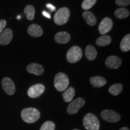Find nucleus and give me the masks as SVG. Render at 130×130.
<instances>
[{"label":"nucleus","instance_id":"7","mask_svg":"<svg viewBox=\"0 0 130 130\" xmlns=\"http://www.w3.org/2000/svg\"><path fill=\"white\" fill-rule=\"evenodd\" d=\"M85 104V101L84 99L81 98L75 99V100L71 102L70 104L68 105L67 108L68 113L69 115H75L82 107H83Z\"/></svg>","mask_w":130,"mask_h":130},{"label":"nucleus","instance_id":"2","mask_svg":"<svg viewBox=\"0 0 130 130\" xmlns=\"http://www.w3.org/2000/svg\"><path fill=\"white\" fill-rule=\"evenodd\" d=\"M83 125L87 130H99L100 123L98 119L92 113H87L83 118Z\"/></svg>","mask_w":130,"mask_h":130},{"label":"nucleus","instance_id":"23","mask_svg":"<svg viewBox=\"0 0 130 130\" xmlns=\"http://www.w3.org/2000/svg\"><path fill=\"white\" fill-rule=\"evenodd\" d=\"M24 13H25L27 19L31 21L35 18V9L32 6L27 5V6H25V9H24Z\"/></svg>","mask_w":130,"mask_h":130},{"label":"nucleus","instance_id":"15","mask_svg":"<svg viewBox=\"0 0 130 130\" xmlns=\"http://www.w3.org/2000/svg\"><path fill=\"white\" fill-rule=\"evenodd\" d=\"M71 37L69 33L64 31L58 32L55 36V40L58 43L64 44L69 42Z\"/></svg>","mask_w":130,"mask_h":130},{"label":"nucleus","instance_id":"33","mask_svg":"<svg viewBox=\"0 0 130 130\" xmlns=\"http://www.w3.org/2000/svg\"><path fill=\"white\" fill-rule=\"evenodd\" d=\"M72 130H80V129H72Z\"/></svg>","mask_w":130,"mask_h":130},{"label":"nucleus","instance_id":"32","mask_svg":"<svg viewBox=\"0 0 130 130\" xmlns=\"http://www.w3.org/2000/svg\"><path fill=\"white\" fill-rule=\"evenodd\" d=\"M20 18H21V16H17V19H20Z\"/></svg>","mask_w":130,"mask_h":130},{"label":"nucleus","instance_id":"25","mask_svg":"<svg viewBox=\"0 0 130 130\" xmlns=\"http://www.w3.org/2000/svg\"><path fill=\"white\" fill-rule=\"evenodd\" d=\"M97 0H84L81 4L82 9L87 10L91 9L96 4Z\"/></svg>","mask_w":130,"mask_h":130},{"label":"nucleus","instance_id":"31","mask_svg":"<svg viewBox=\"0 0 130 130\" xmlns=\"http://www.w3.org/2000/svg\"><path fill=\"white\" fill-rule=\"evenodd\" d=\"M119 130H129V129L127 127H122L121 128V129H119Z\"/></svg>","mask_w":130,"mask_h":130},{"label":"nucleus","instance_id":"8","mask_svg":"<svg viewBox=\"0 0 130 130\" xmlns=\"http://www.w3.org/2000/svg\"><path fill=\"white\" fill-rule=\"evenodd\" d=\"M45 86L42 84H37L32 86L28 89L27 94L31 98H36L40 96L45 91Z\"/></svg>","mask_w":130,"mask_h":130},{"label":"nucleus","instance_id":"16","mask_svg":"<svg viewBox=\"0 0 130 130\" xmlns=\"http://www.w3.org/2000/svg\"><path fill=\"white\" fill-rule=\"evenodd\" d=\"M90 82L94 87H98V88L102 87L107 83L106 79L100 76H96V77L90 78Z\"/></svg>","mask_w":130,"mask_h":130},{"label":"nucleus","instance_id":"11","mask_svg":"<svg viewBox=\"0 0 130 130\" xmlns=\"http://www.w3.org/2000/svg\"><path fill=\"white\" fill-rule=\"evenodd\" d=\"M121 58L115 56L108 57L105 60V64L110 69H117L121 66Z\"/></svg>","mask_w":130,"mask_h":130},{"label":"nucleus","instance_id":"13","mask_svg":"<svg viewBox=\"0 0 130 130\" xmlns=\"http://www.w3.org/2000/svg\"><path fill=\"white\" fill-rule=\"evenodd\" d=\"M27 71L29 73L36 75H40L44 72V69L42 65L37 63H31L27 68Z\"/></svg>","mask_w":130,"mask_h":130},{"label":"nucleus","instance_id":"19","mask_svg":"<svg viewBox=\"0 0 130 130\" xmlns=\"http://www.w3.org/2000/svg\"><path fill=\"white\" fill-rule=\"evenodd\" d=\"M83 16L87 24L90 26H94L96 23V19L92 12L86 11L83 13Z\"/></svg>","mask_w":130,"mask_h":130},{"label":"nucleus","instance_id":"28","mask_svg":"<svg viewBox=\"0 0 130 130\" xmlns=\"http://www.w3.org/2000/svg\"><path fill=\"white\" fill-rule=\"evenodd\" d=\"M7 25V22L5 19H1L0 20V35L4 31L5 27Z\"/></svg>","mask_w":130,"mask_h":130},{"label":"nucleus","instance_id":"20","mask_svg":"<svg viewBox=\"0 0 130 130\" xmlns=\"http://www.w3.org/2000/svg\"><path fill=\"white\" fill-rule=\"evenodd\" d=\"M121 50L123 52H127L130 50V35H126L123 37L120 45Z\"/></svg>","mask_w":130,"mask_h":130},{"label":"nucleus","instance_id":"30","mask_svg":"<svg viewBox=\"0 0 130 130\" xmlns=\"http://www.w3.org/2000/svg\"><path fill=\"white\" fill-rule=\"evenodd\" d=\"M42 14H43L45 17H46L48 19H50L51 18V14H50V13L47 12H46V11H43V12H42Z\"/></svg>","mask_w":130,"mask_h":130},{"label":"nucleus","instance_id":"3","mask_svg":"<svg viewBox=\"0 0 130 130\" xmlns=\"http://www.w3.org/2000/svg\"><path fill=\"white\" fill-rule=\"evenodd\" d=\"M54 87L58 92H63L68 89L69 80L68 76L64 73L59 72L54 78Z\"/></svg>","mask_w":130,"mask_h":130},{"label":"nucleus","instance_id":"4","mask_svg":"<svg viewBox=\"0 0 130 130\" xmlns=\"http://www.w3.org/2000/svg\"><path fill=\"white\" fill-rule=\"evenodd\" d=\"M69 17V10L66 7H62L57 11L54 18V21L57 25H62L68 22Z\"/></svg>","mask_w":130,"mask_h":130},{"label":"nucleus","instance_id":"27","mask_svg":"<svg viewBox=\"0 0 130 130\" xmlns=\"http://www.w3.org/2000/svg\"><path fill=\"white\" fill-rule=\"evenodd\" d=\"M116 4L118 6L125 7L129 5L130 0H116Z\"/></svg>","mask_w":130,"mask_h":130},{"label":"nucleus","instance_id":"1","mask_svg":"<svg viewBox=\"0 0 130 130\" xmlns=\"http://www.w3.org/2000/svg\"><path fill=\"white\" fill-rule=\"evenodd\" d=\"M40 117V111L35 108H26L21 111V118L26 123H35Z\"/></svg>","mask_w":130,"mask_h":130},{"label":"nucleus","instance_id":"24","mask_svg":"<svg viewBox=\"0 0 130 130\" xmlns=\"http://www.w3.org/2000/svg\"><path fill=\"white\" fill-rule=\"evenodd\" d=\"M115 14L119 19H125L129 16V12L125 8H119L115 11Z\"/></svg>","mask_w":130,"mask_h":130},{"label":"nucleus","instance_id":"26","mask_svg":"<svg viewBox=\"0 0 130 130\" xmlns=\"http://www.w3.org/2000/svg\"><path fill=\"white\" fill-rule=\"evenodd\" d=\"M56 125L52 121H46L42 125L40 130H55Z\"/></svg>","mask_w":130,"mask_h":130},{"label":"nucleus","instance_id":"14","mask_svg":"<svg viewBox=\"0 0 130 130\" xmlns=\"http://www.w3.org/2000/svg\"><path fill=\"white\" fill-rule=\"evenodd\" d=\"M28 33L31 36L39 37L43 35V30L40 26L37 24H31L28 28Z\"/></svg>","mask_w":130,"mask_h":130},{"label":"nucleus","instance_id":"9","mask_svg":"<svg viewBox=\"0 0 130 130\" xmlns=\"http://www.w3.org/2000/svg\"><path fill=\"white\" fill-rule=\"evenodd\" d=\"M113 27V22L109 18H104L99 25L98 30L101 35H104L111 30Z\"/></svg>","mask_w":130,"mask_h":130},{"label":"nucleus","instance_id":"6","mask_svg":"<svg viewBox=\"0 0 130 130\" xmlns=\"http://www.w3.org/2000/svg\"><path fill=\"white\" fill-rule=\"evenodd\" d=\"M101 116L102 119L108 122L116 123L121 120V116L116 111L111 110H105L102 111Z\"/></svg>","mask_w":130,"mask_h":130},{"label":"nucleus","instance_id":"10","mask_svg":"<svg viewBox=\"0 0 130 130\" xmlns=\"http://www.w3.org/2000/svg\"><path fill=\"white\" fill-rule=\"evenodd\" d=\"M2 87L3 90L7 95H12L15 92V86L12 79L9 78L5 77L2 79Z\"/></svg>","mask_w":130,"mask_h":130},{"label":"nucleus","instance_id":"17","mask_svg":"<svg viewBox=\"0 0 130 130\" xmlns=\"http://www.w3.org/2000/svg\"><path fill=\"white\" fill-rule=\"evenodd\" d=\"M75 94V89L72 87H70L69 88L64 90L62 94L63 100L66 102H71L74 98Z\"/></svg>","mask_w":130,"mask_h":130},{"label":"nucleus","instance_id":"22","mask_svg":"<svg viewBox=\"0 0 130 130\" xmlns=\"http://www.w3.org/2000/svg\"><path fill=\"white\" fill-rule=\"evenodd\" d=\"M123 86L121 84L117 83L111 85L108 89V92H110V94H111L113 96H117L119 94L121 93L122 90Z\"/></svg>","mask_w":130,"mask_h":130},{"label":"nucleus","instance_id":"18","mask_svg":"<svg viewBox=\"0 0 130 130\" xmlns=\"http://www.w3.org/2000/svg\"><path fill=\"white\" fill-rule=\"evenodd\" d=\"M86 56L90 61L95 60L97 56V51L95 48L92 45H88L86 48Z\"/></svg>","mask_w":130,"mask_h":130},{"label":"nucleus","instance_id":"12","mask_svg":"<svg viewBox=\"0 0 130 130\" xmlns=\"http://www.w3.org/2000/svg\"><path fill=\"white\" fill-rule=\"evenodd\" d=\"M13 38L12 30L10 28L4 30L0 35V45H6L11 42Z\"/></svg>","mask_w":130,"mask_h":130},{"label":"nucleus","instance_id":"29","mask_svg":"<svg viewBox=\"0 0 130 130\" xmlns=\"http://www.w3.org/2000/svg\"><path fill=\"white\" fill-rule=\"evenodd\" d=\"M46 6V7L48 8L50 11H51V12H54L56 9V7L51 4H47Z\"/></svg>","mask_w":130,"mask_h":130},{"label":"nucleus","instance_id":"5","mask_svg":"<svg viewBox=\"0 0 130 130\" xmlns=\"http://www.w3.org/2000/svg\"><path fill=\"white\" fill-rule=\"evenodd\" d=\"M82 56L83 52L81 49L77 46H74L68 50L66 54V59L68 62L74 63L80 60Z\"/></svg>","mask_w":130,"mask_h":130},{"label":"nucleus","instance_id":"21","mask_svg":"<svg viewBox=\"0 0 130 130\" xmlns=\"http://www.w3.org/2000/svg\"><path fill=\"white\" fill-rule=\"evenodd\" d=\"M111 42V39L109 36L102 35L96 40V44L100 46H105L109 45Z\"/></svg>","mask_w":130,"mask_h":130}]
</instances>
